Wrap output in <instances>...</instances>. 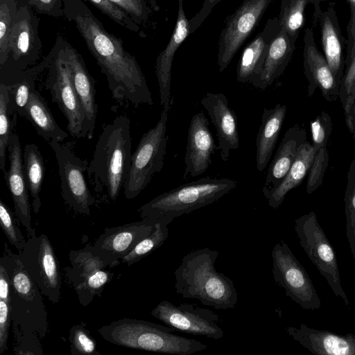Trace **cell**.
I'll return each instance as SVG.
<instances>
[{
    "mask_svg": "<svg viewBox=\"0 0 355 355\" xmlns=\"http://www.w3.org/2000/svg\"><path fill=\"white\" fill-rule=\"evenodd\" d=\"M64 18L73 21L106 76L112 96L134 107L153 105L152 94L135 57L123 40L108 32L84 0H62Z\"/></svg>",
    "mask_w": 355,
    "mask_h": 355,
    "instance_id": "6da1fadb",
    "label": "cell"
},
{
    "mask_svg": "<svg viewBox=\"0 0 355 355\" xmlns=\"http://www.w3.org/2000/svg\"><path fill=\"white\" fill-rule=\"evenodd\" d=\"M130 119L117 116L104 125L89 163L87 178L96 196L115 201L123 189L130 166Z\"/></svg>",
    "mask_w": 355,
    "mask_h": 355,
    "instance_id": "7a4b0ae2",
    "label": "cell"
},
{
    "mask_svg": "<svg viewBox=\"0 0 355 355\" xmlns=\"http://www.w3.org/2000/svg\"><path fill=\"white\" fill-rule=\"evenodd\" d=\"M218 255V251L208 248L185 254L174 271L176 293L216 309L235 308L238 296L234 282L215 268Z\"/></svg>",
    "mask_w": 355,
    "mask_h": 355,
    "instance_id": "3957f363",
    "label": "cell"
},
{
    "mask_svg": "<svg viewBox=\"0 0 355 355\" xmlns=\"http://www.w3.org/2000/svg\"><path fill=\"white\" fill-rule=\"evenodd\" d=\"M166 325L130 318H123L98 329L104 340L112 344L148 352L171 355H191L208 346L195 339L173 334Z\"/></svg>",
    "mask_w": 355,
    "mask_h": 355,
    "instance_id": "277c9868",
    "label": "cell"
},
{
    "mask_svg": "<svg viewBox=\"0 0 355 355\" xmlns=\"http://www.w3.org/2000/svg\"><path fill=\"white\" fill-rule=\"evenodd\" d=\"M10 282V319L12 329L44 338L48 331L47 312L42 293L25 270L19 254L4 242L0 258Z\"/></svg>",
    "mask_w": 355,
    "mask_h": 355,
    "instance_id": "5b68a950",
    "label": "cell"
},
{
    "mask_svg": "<svg viewBox=\"0 0 355 355\" xmlns=\"http://www.w3.org/2000/svg\"><path fill=\"white\" fill-rule=\"evenodd\" d=\"M236 187L233 179L202 178L161 193L137 211L141 218L168 225L177 217L217 201Z\"/></svg>",
    "mask_w": 355,
    "mask_h": 355,
    "instance_id": "8992f818",
    "label": "cell"
},
{
    "mask_svg": "<svg viewBox=\"0 0 355 355\" xmlns=\"http://www.w3.org/2000/svg\"><path fill=\"white\" fill-rule=\"evenodd\" d=\"M64 40V37L58 35L53 46L44 57L47 72L45 87L67 119L71 136L78 139L84 137L85 115L72 83Z\"/></svg>",
    "mask_w": 355,
    "mask_h": 355,
    "instance_id": "52a82bcc",
    "label": "cell"
},
{
    "mask_svg": "<svg viewBox=\"0 0 355 355\" xmlns=\"http://www.w3.org/2000/svg\"><path fill=\"white\" fill-rule=\"evenodd\" d=\"M171 108H163L158 122L143 134L132 153L123 187L124 196L128 200L136 198L164 166L168 139L166 124Z\"/></svg>",
    "mask_w": 355,
    "mask_h": 355,
    "instance_id": "ba28073f",
    "label": "cell"
},
{
    "mask_svg": "<svg viewBox=\"0 0 355 355\" xmlns=\"http://www.w3.org/2000/svg\"><path fill=\"white\" fill-rule=\"evenodd\" d=\"M39 21L28 4L18 8L9 40L8 57L0 67V83L12 84L39 59L42 48Z\"/></svg>",
    "mask_w": 355,
    "mask_h": 355,
    "instance_id": "9c48e42d",
    "label": "cell"
},
{
    "mask_svg": "<svg viewBox=\"0 0 355 355\" xmlns=\"http://www.w3.org/2000/svg\"><path fill=\"white\" fill-rule=\"evenodd\" d=\"M295 231L310 261L325 278L334 294L349 306V300L343 288L336 254L313 211L295 220Z\"/></svg>",
    "mask_w": 355,
    "mask_h": 355,
    "instance_id": "30bf717a",
    "label": "cell"
},
{
    "mask_svg": "<svg viewBox=\"0 0 355 355\" xmlns=\"http://www.w3.org/2000/svg\"><path fill=\"white\" fill-rule=\"evenodd\" d=\"M58 166L60 188L65 202L76 212L89 215L95 202L87 180L89 163L77 157L71 144L51 141Z\"/></svg>",
    "mask_w": 355,
    "mask_h": 355,
    "instance_id": "8fae6325",
    "label": "cell"
},
{
    "mask_svg": "<svg viewBox=\"0 0 355 355\" xmlns=\"http://www.w3.org/2000/svg\"><path fill=\"white\" fill-rule=\"evenodd\" d=\"M272 275L286 295L306 310H316L321 301L309 274L288 245L281 240L272 251Z\"/></svg>",
    "mask_w": 355,
    "mask_h": 355,
    "instance_id": "7c38bea8",
    "label": "cell"
},
{
    "mask_svg": "<svg viewBox=\"0 0 355 355\" xmlns=\"http://www.w3.org/2000/svg\"><path fill=\"white\" fill-rule=\"evenodd\" d=\"M21 261L43 295L53 304L60 299L61 281L58 259L53 246L44 234L35 232L28 236L26 244L19 251Z\"/></svg>",
    "mask_w": 355,
    "mask_h": 355,
    "instance_id": "4fadbf2b",
    "label": "cell"
},
{
    "mask_svg": "<svg viewBox=\"0 0 355 355\" xmlns=\"http://www.w3.org/2000/svg\"><path fill=\"white\" fill-rule=\"evenodd\" d=\"M151 315L166 325L187 334L218 340L225 334L218 322L219 315L214 311L195 304H174L168 300L159 302Z\"/></svg>",
    "mask_w": 355,
    "mask_h": 355,
    "instance_id": "5bb4252c",
    "label": "cell"
},
{
    "mask_svg": "<svg viewBox=\"0 0 355 355\" xmlns=\"http://www.w3.org/2000/svg\"><path fill=\"white\" fill-rule=\"evenodd\" d=\"M272 0H245L226 20L218 49V66L223 72L245 40L259 24Z\"/></svg>",
    "mask_w": 355,
    "mask_h": 355,
    "instance_id": "9a60e30c",
    "label": "cell"
},
{
    "mask_svg": "<svg viewBox=\"0 0 355 355\" xmlns=\"http://www.w3.org/2000/svg\"><path fill=\"white\" fill-rule=\"evenodd\" d=\"M156 223L148 218L123 225L107 227L93 245L96 254L107 266L118 265L141 240L155 228Z\"/></svg>",
    "mask_w": 355,
    "mask_h": 355,
    "instance_id": "2e32d148",
    "label": "cell"
},
{
    "mask_svg": "<svg viewBox=\"0 0 355 355\" xmlns=\"http://www.w3.org/2000/svg\"><path fill=\"white\" fill-rule=\"evenodd\" d=\"M218 149L205 114L203 112L195 114L188 130L184 178L204 173L212 162L211 156Z\"/></svg>",
    "mask_w": 355,
    "mask_h": 355,
    "instance_id": "e0dca14e",
    "label": "cell"
},
{
    "mask_svg": "<svg viewBox=\"0 0 355 355\" xmlns=\"http://www.w3.org/2000/svg\"><path fill=\"white\" fill-rule=\"evenodd\" d=\"M64 49L74 89L85 111L84 137L91 139L94 133L98 111L95 81L82 55L65 38Z\"/></svg>",
    "mask_w": 355,
    "mask_h": 355,
    "instance_id": "ac0fdd59",
    "label": "cell"
},
{
    "mask_svg": "<svg viewBox=\"0 0 355 355\" xmlns=\"http://www.w3.org/2000/svg\"><path fill=\"white\" fill-rule=\"evenodd\" d=\"M8 152L9 168L4 173V178L13 200L16 217L30 236L35 230L31 225L29 191L24 177L22 149L15 133H12L9 139Z\"/></svg>",
    "mask_w": 355,
    "mask_h": 355,
    "instance_id": "d6986e66",
    "label": "cell"
},
{
    "mask_svg": "<svg viewBox=\"0 0 355 355\" xmlns=\"http://www.w3.org/2000/svg\"><path fill=\"white\" fill-rule=\"evenodd\" d=\"M303 66L308 83V96L311 97L317 88L324 98L335 101L339 97V85L327 61L316 46L313 31L307 28L304 36Z\"/></svg>",
    "mask_w": 355,
    "mask_h": 355,
    "instance_id": "ffe728a7",
    "label": "cell"
},
{
    "mask_svg": "<svg viewBox=\"0 0 355 355\" xmlns=\"http://www.w3.org/2000/svg\"><path fill=\"white\" fill-rule=\"evenodd\" d=\"M200 103L216 128L220 157L223 161H227L230 151L239 146L237 116L222 93L206 92Z\"/></svg>",
    "mask_w": 355,
    "mask_h": 355,
    "instance_id": "44dd1931",
    "label": "cell"
},
{
    "mask_svg": "<svg viewBox=\"0 0 355 355\" xmlns=\"http://www.w3.org/2000/svg\"><path fill=\"white\" fill-rule=\"evenodd\" d=\"M289 336L314 354L355 355V335L337 334L327 330L309 327L302 323L299 328L287 327Z\"/></svg>",
    "mask_w": 355,
    "mask_h": 355,
    "instance_id": "7402d4cb",
    "label": "cell"
},
{
    "mask_svg": "<svg viewBox=\"0 0 355 355\" xmlns=\"http://www.w3.org/2000/svg\"><path fill=\"white\" fill-rule=\"evenodd\" d=\"M191 34L189 21L183 10V0H178L175 26L165 49L156 60L155 73L159 85L160 104L163 108L171 107V67L175 53L183 41Z\"/></svg>",
    "mask_w": 355,
    "mask_h": 355,
    "instance_id": "603a6c76",
    "label": "cell"
},
{
    "mask_svg": "<svg viewBox=\"0 0 355 355\" xmlns=\"http://www.w3.org/2000/svg\"><path fill=\"white\" fill-rule=\"evenodd\" d=\"M281 28L278 17L268 19L263 29L244 48L236 68L239 82L250 83L259 75L270 44Z\"/></svg>",
    "mask_w": 355,
    "mask_h": 355,
    "instance_id": "cb8c5ba5",
    "label": "cell"
},
{
    "mask_svg": "<svg viewBox=\"0 0 355 355\" xmlns=\"http://www.w3.org/2000/svg\"><path fill=\"white\" fill-rule=\"evenodd\" d=\"M319 22L324 55L340 87L344 73V52L347 51V41L341 33L335 3L328 4L327 9L322 12Z\"/></svg>",
    "mask_w": 355,
    "mask_h": 355,
    "instance_id": "d4e9b609",
    "label": "cell"
},
{
    "mask_svg": "<svg viewBox=\"0 0 355 355\" xmlns=\"http://www.w3.org/2000/svg\"><path fill=\"white\" fill-rule=\"evenodd\" d=\"M295 49V41L282 27L270 44L261 73L250 84L261 90L270 87L286 69Z\"/></svg>",
    "mask_w": 355,
    "mask_h": 355,
    "instance_id": "484cf974",
    "label": "cell"
},
{
    "mask_svg": "<svg viewBox=\"0 0 355 355\" xmlns=\"http://www.w3.org/2000/svg\"><path fill=\"white\" fill-rule=\"evenodd\" d=\"M305 141L306 131L298 125L288 129L268 167L262 192L279 186L294 162L300 146Z\"/></svg>",
    "mask_w": 355,
    "mask_h": 355,
    "instance_id": "4316f807",
    "label": "cell"
},
{
    "mask_svg": "<svg viewBox=\"0 0 355 355\" xmlns=\"http://www.w3.org/2000/svg\"><path fill=\"white\" fill-rule=\"evenodd\" d=\"M286 106L277 104L273 108H264L256 139V163L259 171H263L271 158L285 116Z\"/></svg>",
    "mask_w": 355,
    "mask_h": 355,
    "instance_id": "83f0119b",
    "label": "cell"
},
{
    "mask_svg": "<svg viewBox=\"0 0 355 355\" xmlns=\"http://www.w3.org/2000/svg\"><path fill=\"white\" fill-rule=\"evenodd\" d=\"M316 149L307 141L300 146L297 154L288 172L276 188L262 192L268 205L277 209L284 201L286 194L297 187L308 175Z\"/></svg>",
    "mask_w": 355,
    "mask_h": 355,
    "instance_id": "f1b7e54d",
    "label": "cell"
},
{
    "mask_svg": "<svg viewBox=\"0 0 355 355\" xmlns=\"http://www.w3.org/2000/svg\"><path fill=\"white\" fill-rule=\"evenodd\" d=\"M25 118L32 124L37 134L49 142H62L67 137V133L60 128L46 102L35 89L31 93Z\"/></svg>",
    "mask_w": 355,
    "mask_h": 355,
    "instance_id": "f546056e",
    "label": "cell"
},
{
    "mask_svg": "<svg viewBox=\"0 0 355 355\" xmlns=\"http://www.w3.org/2000/svg\"><path fill=\"white\" fill-rule=\"evenodd\" d=\"M322 0H282L278 16L282 27L288 36L296 42L305 21V10L309 3L313 6V28L319 22Z\"/></svg>",
    "mask_w": 355,
    "mask_h": 355,
    "instance_id": "4dcf8cb0",
    "label": "cell"
},
{
    "mask_svg": "<svg viewBox=\"0 0 355 355\" xmlns=\"http://www.w3.org/2000/svg\"><path fill=\"white\" fill-rule=\"evenodd\" d=\"M46 70V60L24 71L11 85H6L8 89V112L11 116L17 114L25 117L26 109L32 92L35 89V80L38 76Z\"/></svg>",
    "mask_w": 355,
    "mask_h": 355,
    "instance_id": "1f68e13d",
    "label": "cell"
},
{
    "mask_svg": "<svg viewBox=\"0 0 355 355\" xmlns=\"http://www.w3.org/2000/svg\"><path fill=\"white\" fill-rule=\"evenodd\" d=\"M23 166L25 180L32 198L33 211L37 214L41 207L40 193L45 175V163L37 145L28 144L25 146Z\"/></svg>",
    "mask_w": 355,
    "mask_h": 355,
    "instance_id": "d6a6232c",
    "label": "cell"
},
{
    "mask_svg": "<svg viewBox=\"0 0 355 355\" xmlns=\"http://www.w3.org/2000/svg\"><path fill=\"white\" fill-rule=\"evenodd\" d=\"M71 267L67 269V277L75 288L94 272L107 266L96 254L93 246L87 245L83 249L71 250L69 254Z\"/></svg>",
    "mask_w": 355,
    "mask_h": 355,
    "instance_id": "836d02e7",
    "label": "cell"
},
{
    "mask_svg": "<svg viewBox=\"0 0 355 355\" xmlns=\"http://www.w3.org/2000/svg\"><path fill=\"white\" fill-rule=\"evenodd\" d=\"M168 224L157 222L155 230L148 236L141 240L127 255L121 259L122 263L128 266L138 262L142 258L164 244L168 236Z\"/></svg>",
    "mask_w": 355,
    "mask_h": 355,
    "instance_id": "e575fe53",
    "label": "cell"
},
{
    "mask_svg": "<svg viewBox=\"0 0 355 355\" xmlns=\"http://www.w3.org/2000/svg\"><path fill=\"white\" fill-rule=\"evenodd\" d=\"M9 95L6 85L0 83V169L6 172V156L8 141L12 135V128L16 124L17 114L12 118L8 112Z\"/></svg>",
    "mask_w": 355,
    "mask_h": 355,
    "instance_id": "d590c367",
    "label": "cell"
},
{
    "mask_svg": "<svg viewBox=\"0 0 355 355\" xmlns=\"http://www.w3.org/2000/svg\"><path fill=\"white\" fill-rule=\"evenodd\" d=\"M17 11V0H0V67L8 57L9 40Z\"/></svg>",
    "mask_w": 355,
    "mask_h": 355,
    "instance_id": "8d00e7d4",
    "label": "cell"
},
{
    "mask_svg": "<svg viewBox=\"0 0 355 355\" xmlns=\"http://www.w3.org/2000/svg\"><path fill=\"white\" fill-rule=\"evenodd\" d=\"M346 234L353 259H355V159L349 165L345 192Z\"/></svg>",
    "mask_w": 355,
    "mask_h": 355,
    "instance_id": "74e56055",
    "label": "cell"
},
{
    "mask_svg": "<svg viewBox=\"0 0 355 355\" xmlns=\"http://www.w3.org/2000/svg\"><path fill=\"white\" fill-rule=\"evenodd\" d=\"M114 272L103 269L91 274L74 289L78 301L83 306H87L95 296H100L105 286L113 278Z\"/></svg>",
    "mask_w": 355,
    "mask_h": 355,
    "instance_id": "f35d334b",
    "label": "cell"
},
{
    "mask_svg": "<svg viewBox=\"0 0 355 355\" xmlns=\"http://www.w3.org/2000/svg\"><path fill=\"white\" fill-rule=\"evenodd\" d=\"M345 64L346 69L340 83L338 98L343 104L346 119L355 103V52Z\"/></svg>",
    "mask_w": 355,
    "mask_h": 355,
    "instance_id": "ab89813d",
    "label": "cell"
},
{
    "mask_svg": "<svg viewBox=\"0 0 355 355\" xmlns=\"http://www.w3.org/2000/svg\"><path fill=\"white\" fill-rule=\"evenodd\" d=\"M69 340L72 355H101L95 340L82 325L76 324L71 328Z\"/></svg>",
    "mask_w": 355,
    "mask_h": 355,
    "instance_id": "60d3db41",
    "label": "cell"
},
{
    "mask_svg": "<svg viewBox=\"0 0 355 355\" xmlns=\"http://www.w3.org/2000/svg\"><path fill=\"white\" fill-rule=\"evenodd\" d=\"M0 225L10 243L18 252L21 251L26 240L17 224L13 212L1 199H0Z\"/></svg>",
    "mask_w": 355,
    "mask_h": 355,
    "instance_id": "b9f144b4",
    "label": "cell"
},
{
    "mask_svg": "<svg viewBox=\"0 0 355 355\" xmlns=\"http://www.w3.org/2000/svg\"><path fill=\"white\" fill-rule=\"evenodd\" d=\"M328 162L329 153L327 146L318 148L308 173L306 187L308 194L314 192L322 184Z\"/></svg>",
    "mask_w": 355,
    "mask_h": 355,
    "instance_id": "7bdbcfd3",
    "label": "cell"
},
{
    "mask_svg": "<svg viewBox=\"0 0 355 355\" xmlns=\"http://www.w3.org/2000/svg\"><path fill=\"white\" fill-rule=\"evenodd\" d=\"M102 13L125 29L139 33L141 26L120 8L109 0H88Z\"/></svg>",
    "mask_w": 355,
    "mask_h": 355,
    "instance_id": "ee69618b",
    "label": "cell"
},
{
    "mask_svg": "<svg viewBox=\"0 0 355 355\" xmlns=\"http://www.w3.org/2000/svg\"><path fill=\"white\" fill-rule=\"evenodd\" d=\"M312 137V145L316 150L327 146L329 138L332 130V122L329 115L322 112L310 123Z\"/></svg>",
    "mask_w": 355,
    "mask_h": 355,
    "instance_id": "f6af8a7d",
    "label": "cell"
},
{
    "mask_svg": "<svg viewBox=\"0 0 355 355\" xmlns=\"http://www.w3.org/2000/svg\"><path fill=\"white\" fill-rule=\"evenodd\" d=\"M126 12L138 25L146 22L151 9L146 0H109Z\"/></svg>",
    "mask_w": 355,
    "mask_h": 355,
    "instance_id": "bcb514c9",
    "label": "cell"
},
{
    "mask_svg": "<svg viewBox=\"0 0 355 355\" xmlns=\"http://www.w3.org/2000/svg\"><path fill=\"white\" fill-rule=\"evenodd\" d=\"M28 4L37 13L64 18L62 0H28Z\"/></svg>",
    "mask_w": 355,
    "mask_h": 355,
    "instance_id": "7dc6e473",
    "label": "cell"
},
{
    "mask_svg": "<svg viewBox=\"0 0 355 355\" xmlns=\"http://www.w3.org/2000/svg\"><path fill=\"white\" fill-rule=\"evenodd\" d=\"M10 323V303L0 299V354H3L8 349Z\"/></svg>",
    "mask_w": 355,
    "mask_h": 355,
    "instance_id": "c3c4849f",
    "label": "cell"
},
{
    "mask_svg": "<svg viewBox=\"0 0 355 355\" xmlns=\"http://www.w3.org/2000/svg\"><path fill=\"white\" fill-rule=\"evenodd\" d=\"M347 1L349 4L350 17L347 26V46L345 62L347 61L355 52V0Z\"/></svg>",
    "mask_w": 355,
    "mask_h": 355,
    "instance_id": "681fc988",
    "label": "cell"
},
{
    "mask_svg": "<svg viewBox=\"0 0 355 355\" xmlns=\"http://www.w3.org/2000/svg\"><path fill=\"white\" fill-rule=\"evenodd\" d=\"M221 0H205L200 10L189 21L190 31L193 33L211 12L214 7Z\"/></svg>",
    "mask_w": 355,
    "mask_h": 355,
    "instance_id": "f907efd6",
    "label": "cell"
},
{
    "mask_svg": "<svg viewBox=\"0 0 355 355\" xmlns=\"http://www.w3.org/2000/svg\"><path fill=\"white\" fill-rule=\"evenodd\" d=\"M0 299L10 303V282L4 266L0 263Z\"/></svg>",
    "mask_w": 355,
    "mask_h": 355,
    "instance_id": "816d5d0a",
    "label": "cell"
},
{
    "mask_svg": "<svg viewBox=\"0 0 355 355\" xmlns=\"http://www.w3.org/2000/svg\"><path fill=\"white\" fill-rule=\"evenodd\" d=\"M347 127L351 132L355 133V103L349 116L345 119Z\"/></svg>",
    "mask_w": 355,
    "mask_h": 355,
    "instance_id": "f5cc1de1",
    "label": "cell"
},
{
    "mask_svg": "<svg viewBox=\"0 0 355 355\" xmlns=\"http://www.w3.org/2000/svg\"><path fill=\"white\" fill-rule=\"evenodd\" d=\"M17 4H18V8L23 5H28V0H17Z\"/></svg>",
    "mask_w": 355,
    "mask_h": 355,
    "instance_id": "db71d44e",
    "label": "cell"
},
{
    "mask_svg": "<svg viewBox=\"0 0 355 355\" xmlns=\"http://www.w3.org/2000/svg\"><path fill=\"white\" fill-rule=\"evenodd\" d=\"M322 1H326V0H322Z\"/></svg>",
    "mask_w": 355,
    "mask_h": 355,
    "instance_id": "11a10c76",
    "label": "cell"
}]
</instances>
